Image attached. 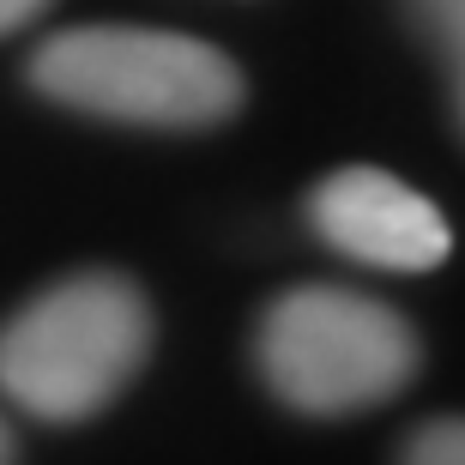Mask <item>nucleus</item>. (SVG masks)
<instances>
[{"label": "nucleus", "mask_w": 465, "mask_h": 465, "mask_svg": "<svg viewBox=\"0 0 465 465\" xmlns=\"http://www.w3.org/2000/svg\"><path fill=\"white\" fill-rule=\"evenodd\" d=\"M152 351L145 296L115 272L43 291L0 327V393L49 423H79L139 375Z\"/></svg>", "instance_id": "obj_1"}, {"label": "nucleus", "mask_w": 465, "mask_h": 465, "mask_svg": "<svg viewBox=\"0 0 465 465\" xmlns=\"http://www.w3.org/2000/svg\"><path fill=\"white\" fill-rule=\"evenodd\" d=\"M43 97L109 121L206 127L242 104V73L200 36L145 25H79L49 36L31 61Z\"/></svg>", "instance_id": "obj_2"}, {"label": "nucleus", "mask_w": 465, "mask_h": 465, "mask_svg": "<svg viewBox=\"0 0 465 465\" xmlns=\"http://www.w3.org/2000/svg\"><path fill=\"white\" fill-rule=\"evenodd\" d=\"M260 369L284 405L339 417L393 399L417 369V339L375 296L302 284L260 321Z\"/></svg>", "instance_id": "obj_3"}, {"label": "nucleus", "mask_w": 465, "mask_h": 465, "mask_svg": "<svg viewBox=\"0 0 465 465\" xmlns=\"http://www.w3.org/2000/svg\"><path fill=\"white\" fill-rule=\"evenodd\" d=\"M314 230L339 248V254L362 260V266H387V272H430L453 248L448 218L387 170H339L314 188L309 206Z\"/></svg>", "instance_id": "obj_4"}, {"label": "nucleus", "mask_w": 465, "mask_h": 465, "mask_svg": "<svg viewBox=\"0 0 465 465\" xmlns=\"http://www.w3.org/2000/svg\"><path fill=\"white\" fill-rule=\"evenodd\" d=\"M405 465H465V435L453 417H441V423H423L417 430V441L405 448Z\"/></svg>", "instance_id": "obj_5"}, {"label": "nucleus", "mask_w": 465, "mask_h": 465, "mask_svg": "<svg viewBox=\"0 0 465 465\" xmlns=\"http://www.w3.org/2000/svg\"><path fill=\"white\" fill-rule=\"evenodd\" d=\"M43 6H49V0H0V36L18 31V25H31Z\"/></svg>", "instance_id": "obj_6"}, {"label": "nucleus", "mask_w": 465, "mask_h": 465, "mask_svg": "<svg viewBox=\"0 0 465 465\" xmlns=\"http://www.w3.org/2000/svg\"><path fill=\"white\" fill-rule=\"evenodd\" d=\"M0 465H13V435H6V423H0Z\"/></svg>", "instance_id": "obj_7"}]
</instances>
